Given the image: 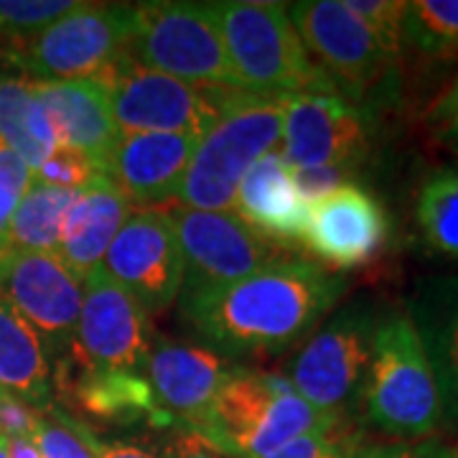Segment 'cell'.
Instances as JSON below:
<instances>
[{
    "instance_id": "6da1fadb",
    "label": "cell",
    "mask_w": 458,
    "mask_h": 458,
    "mask_svg": "<svg viewBox=\"0 0 458 458\" xmlns=\"http://www.w3.org/2000/svg\"><path fill=\"white\" fill-rule=\"evenodd\" d=\"M346 283L311 260H280L214 291L181 295V318L219 354L280 352L303 342Z\"/></svg>"
},
{
    "instance_id": "cb8c5ba5",
    "label": "cell",
    "mask_w": 458,
    "mask_h": 458,
    "mask_svg": "<svg viewBox=\"0 0 458 458\" xmlns=\"http://www.w3.org/2000/svg\"><path fill=\"white\" fill-rule=\"evenodd\" d=\"M0 143L11 148L33 174L56 150L49 114L21 74H0Z\"/></svg>"
},
{
    "instance_id": "e575fe53",
    "label": "cell",
    "mask_w": 458,
    "mask_h": 458,
    "mask_svg": "<svg viewBox=\"0 0 458 458\" xmlns=\"http://www.w3.org/2000/svg\"><path fill=\"white\" fill-rule=\"evenodd\" d=\"M41 410L0 387V438H33Z\"/></svg>"
},
{
    "instance_id": "2e32d148",
    "label": "cell",
    "mask_w": 458,
    "mask_h": 458,
    "mask_svg": "<svg viewBox=\"0 0 458 458\" xmlns=\"http://www.w3.org/2000/svg\"><path fill=\"white\" fill-rule=\"evenodd\" d=\"M234 367L209 346L158 342L146 364L148 385L165 418L183 420L189 430L209 433L216 397Z\"/></svg>"
},
{
    "instance_id": "30bf717a",
    "label": "cell",
    "mask_w": 458,
    "mask_h": 458,
    "mask_svg": "<svg viewBox=\"0 0 458 458\" xmlns=\"http://www.w3.org/2000/svg\"><path fill=\"white\" fill-rule=\"evenodd\" d=\"M377 316L364 306H352L318 328L291 364V382L298 394L316 410L344 418L372 360Z\"/></svg>"
},
{
    "instance_id": "8992f818",
    "label": "cell",
    "mask_w": 458,
    "mask_h": 458,
    "mask_svg": "<svg viewBox=\"0 0 458 458\" xmlns=\"http://www.w3.org/2000/svg\"><path fill=\"white\" fill-rule=\"evenodd\" d=\"M128 56L135 64L201 87L242 89L219 33L214 3H138ZM247 92V89H245Z\"/></svg>"
},
{
    "instance_id": "f546056e",
    "label": "cell",
    "mask_w": 458,
    "mask_h": 458,
    "mask_svg": "<svg viewBox=\"0 0 458 458\" xmlns=\"http://www.w3.org/2000/svg\"><path fill=\"white\" fill-rule=\"evenodd\" d=\"M33 441L41 458H98V436L56 405L41 410Z\"/></svg>"
},
{
    "instance_id": "277c9868",
    "label": "cell",
    "mask_w": 458,
    "mask_h": 458,
    "mask_svg": "<svg viewBox=\"0 0 458 458\" xmlns=\"http://www.w3.org/2000/svg\"><path fill=\"white\" fill-rule=\"evenodd\" d=\"M214 13L242 89L258 98L283 99L334 87L298 38L285 3L225 0L214 3Z\"/></svg>"
},
{
    "instance_id": "7402d4cb",
    "label": "cell",
    "mask_w": 458,
    "mask_h": 458,
    "mask_svg": "<svg viewBox=\"0 0 458 458\" xmlns=\"http://www.w3.org/2000/svg\"><path fill=\"white\" fill-rule=\"evenodd\" d=\"M410 318L418 327L438 379L443 415L458 420V278L426 283Z\"/></svg>"
},
{
    "instance_id": "7a4b0ae2",
    "label": "cell",
    "mask_w": 458,
    "mask_h": 458,
    "mask_svg": "<svg viewBox=\"0 0 458 458\" xmlns=\"http://www.w3.org/2000/svg\"><path fill=\"white\" fill-rule=\"evenodd\" d=\"M342 423L344 418L309 405L288 377L234 367L204 438L227 456L262 458L303 436H339Z\"/></svg>"
},
{
    "instance_id": "5bb4252c",
    "label": "cell",
    "mask_w": 458,
    "mask_h": 458,
    "mask_svg": "<svg viewBox=\"0 0 458 458\" xmlns=\"http://www.w3.org/2000/svg\"><path fill=\"white\" fill-rule=\"evenodd\" d=\"M0 301L38 334L47 352L69 349L82 311V283L54 252L0 250Z\"/></svg>"
},
{
    "instance_id": "d6a6232c",
    "label": "cell",
    "mask_w": 458,
    "mask_h": 458,
    "mask_svg": "<svg viewBox=\"0 0 458 458\" xmlns=\"http://www.w3.org/2000/svg\"><path fill=\"white\" fill-rule=\"evenodd\" d=\"M33 181V171L18 158L11 148L0 143V250L8 225L13 219L18 201L29 191Z\"/></svg>"
},
{
    "instance_id": "d590c367",
    "label": "cell",
    "mask_w": 458,
    "mask_h": 458,
    "mask_svg": "<svg viewBox=\"0 0 458 458\" xmlns=\"http://www.w3.org/2000/svg\"><path fill=\"white\" fill-rule=\"evenodd\" d=\"M262 458H352L339 436H303Z\"/></svg>"
},
{
    "instance_id": "7bdbcfd3",
    "label": "cell",
    "mask_w": 458,
    "mask_h": 458,
    "mask_svg": "<svg viewBox=\"0 0 458 458\" xmlns=\"http://www.w3.org/2000/svg\"><path fill=\"white\" fill-rule=\"evenodd\" d=\"M0 458H8V445H5V438H0Z\"/></svg>"
},
{
    "instance_id": "e0dca14e",
    "label": "cell",
    "mask_w": 458,
    "mask_h": 458,
    "mask_svg": "<svg viewBox=\"0 0 458 458\" xmlns=\"http://www.w3.org/2000/svg\"><path fill=\"white\" fill-rule=\"evenodd\" d=\"M390 234L382 204L357 183H344L316 201L303 245L334 270H352L375 260Z\"/></svg>"
},
{
    "instance_id": "74e56055",
    "label": "cell",
    "mask_w": 458,
    "mask_h": 458,
    "mask_svg": "<svg viewBox=\"0 0 458 458\" xmlns=\"http://www.w3.org/2000/svg\"><path fill=\"white\" fill-rule=\"evenodd\" d=\"M164 458H229L225 451H219L209 438H204L197 430H183L174 436L168 443Z\"/></svg>"
},
{
    "instance_id": "4fadbf2b",
    "label": "cell",
    "mask_w": 458,
    "mask_h": 458,
    "mask_svg": "<svg viewBox=\"0 0 458 458\" xmlns=\"http://www.w3.org/2000/svg\"><path fill=\"white\" fill-rule=\"evenodd\" d=\"M69 349L92 369L135 375L146 369L153 349L146 309L102 267L84 280L82 311Z\"/></svg>"
},
{
    "instance_id": "b9f144b4",
    "label": "cell",
    "mask_w": 458,
    "mask_h": 458,
    "mask_svg": "<svg viewBox=\"0 0 458 458\" xmlns=\"http://www.w3.org/2000/svg\"><path fill=\"white\" fill-rule=\"evenodd\" d=\"M438 138H441V143L451 148L454 153L458 156V125H451V128H443L438 131Z\"/></svg>"
},
{
    "instance_id": "603a6c76",
    "label": "cell",
    "mask_w": 458,
    "mask_h": 458,
    "mask_svg": "<svg viewBox=\"0 0 458 458\" xmlns=\"http://www.w3.org/2000/svg\"><path fill=\"white\" fill-rule=\"evenodd\" d=\"M0 387L23 397L36 410L54 405L49 352L5 301H0Z\"/></svg>"
},
{
    "instance_id": "8d00e7d4",
    "label": "cell",
    "mask_w": 458,
    "mask_h": 458,
    "mask_svg": "<svg viewBox=\"0 0 458 458\" xmlns=\"http://www.w3.org/2000/svg\"><path fill=\"white\" fill-rule=\"evenodd\" d=\"M360 458H458V454L436 441H400L372 448Z\"/></svg>"
},
{
    "instance_id": "52a82bcc",
    "label": "cell",
    "mask_w": 458,
    "mask_h": 458,
    "mask_svg": "<svg viewBox=\"0 0 458 458\" xmlns=\"http://www.w3.org/2000/svg\"><path fill=\"white\" fill-rule=\"evenodd\" d=\"M285 98H255L225 114L199 140L181 179L176 201L199 212H232L245 174L265 153L278 150Z\"/></svg>"
},
{
    "instance_id": "ab89813d",
    "label": "cell",
    "mask_w": 458,
    "mask_h": 458,
    "mask_svg": "<svg viewBox=\"0 0 458 458\" xmlns=\"http://www.w3.org/2000/svg\"><path fill=\"white\" fill-rule=\"evenodd\" d=\"M95 451H98V458H161L156 451H150L146 445H138V443L128 441H95Z\"/></svg>"
},
{
    "instance_id": "ac0fdd59",
    "label": "cell",
    "mask_w": 458,
    "mask_h": 458,
    "mask_svg": "<svg viewBox=\"0 0 458 458\" xmlns=\"http://www.w3.org/2000/svg\"><path fill=\"white\" fill-rule=\"evenodd\" d=\"M199 138L176 132H123L107 158V179L143 209L176 199Z\"/></svg>"
},
{
    "instance_id": "83f0119b",
    "label": "cell",
    "mask_w": 458,
    "mask_h": 458,
    "mask_svg": "<svg viewBox=\"0 0 458 458\" xmlns=\"http://www.w3.org/2000/svg\"><path fill=\"white\" fill-rule=\"evenodd\" d=\"M403 47L428 59L458 54V0L405 3Z\"/></svg>"
},
{
    "instance_id": "ba28073f",
    "label": "cell",
    "mask_w": 458,
    "mask_h": 458,
    "mask_svg": "<svg viewBox=\"0 0 458 458\" xmlns=\"http://www.w3.org/2000/svg\"><path fill=\"white\" fill-rule=\"evenodd\" d=\"M132 26V5L80 3L5 62L31 82L98 80L128 54Z\"/></svg>"
},
{
    "instance_id": "4dcf8cb0",
    "label": "cell",
    "mask_w": 458,
    "mask_h": 458,
    "mask_svg": "<svg viewBox=\"0 0 458 458\" xmlns=\"http://www.w3.org/2000/svg\"><path fill=\"white\" fill-rule=\"evenodd\" d=\"M344 3L369 29L382 51L400 64V56L405 49L403 47L405 3L403 0H344Z\"/></svg>"
},
{
    "instance_id": "9c48e42d",
    "label": "cell",
    "mask_w": 458,
    "mask_h": 458,
    "mask_svg": "<svg viewBox=\"0 0 458 458\" xmlns=\"http://www.w3.org/2000/svg\"><path fill=\"white\" fill-rule=\"evenodd\" d=\"M298 38L316 56L334 87L354 105L387 95L397 80L393 62L369 29L354 16L344 0H301L288 5Z\"/></svg>"
},
{
    "instance_id": "d4e9b609",
    "label": "cell",
    "mask_w": 458,
    "mask_h": 458,
    "mask_svg": "<svg viewBox=\"0 0 458 458\" xmlns=\"http://www.w3.org/2000/svg\"><path fill=\"white\" fill-rule=\"evenodd\" d=\"M72 400L89 415L102 420H135L143 415L165 418L158 408L148 377L135 372H107L82 367L72 379Z\"/></svg>"
},
{
    "instance_id": "5b68a950",
    "label": "cell",
    "mask_w": 458,
    "mask_h": 458,
    "mask_svg": "<svg viewBox=\"0 0 458 458\" xmlns=\"http://www.w3.org/2000/svg\"><path fill=\"white\" fill-rule=\"evenodd\" d=\"M123 132H176L204 138L232 110L258 95L232 87H201L135 64L125 54L98 77Z\"/></svg>"
},
{
    "instance_id": "9a60e30c",
    "label": "cell",
    "mask_w": 458,
    "mask_h": 458,
    "mask_svg": "<svg viewBox=\"0 0 458 458\" xmlns=\"http://www.w3.org/2000/svg\"><path fill=\"white\" fill-rule=\"evenodd\" d=\"M146 309L165 311L183 288V260L176 229L164 209L132 212L99 265Z\"/></svg>"
},
{
    "instance_id": "7c38bea8",
    "label": "cell",
    "mask_w": 458,
    "mask_h": 458,
    "mask_svg": "<svg viewBox=\"0 0 458 458\" xmlns=\"http://www.w3.org/2000/svg\"><path fill=\"white\" fill-rule=\"evenodd\" d=\"M183 260V293L214 291L280 260L278 245L265 240L234 212L168 209Z\"/></svg>"
},
{
    "instance_id": "484cf974",
    "label": "cell",
    "mask_w": 458,
    "mask_h": 458,
    "mask_svg": "<svg viewBox=\"0 0 458 458\" xmlns=\"http://www.w3.org/2000/svg\"><path fill=\"white\" fill-rule=\"evenodd\" d=\"M74 199H77L74 189H62L33 179L29 191L18 201L3 240V250H29V252L56 255L62 225Z\"/></svg>"
},
{
    "instance_id": "60d3db41",
    "label": "cell",
    "mask_w": 458,
    "mask_h": 458,
    "mask_svg": "<svg viewBox=\"0 0 458 458\" xmlns=\"http://www.w3.org/2000/svg\"><path fill=\"white\" fill-rule=\"evenodd\" d=\"M8 458H41L33 438H8Z\"/></svg>"
},
{
    "instance_id": "f35d334b",
    "label": "cell",
    "mask_w": 458,
    "mask_h": 458,
    "mask_svg": "<svg viewBox=\"0 0 458 458\" xmlns=\"http://www.w3.org/2000/svg\"><path fill=\"white\" fill-rule=\"evenodd\" d=\"M428 123L436 125L438 131L458 125V74L441 98L428 107Z\"/></svg>"
},
{
    "instance_id": "836d02e7",
    "label": "cell",
    "mask_w": 458,
    "mask_h": 458,
    "mask_svg": "<svg viewBox=\"0 0 458 458\" xmlns=\"http://www.w3.org/2000/svg\"><path fill=\"white\" fill-rule=\"evenodd\" d=\"M352 168H342V165H321V168H293V183L298 197L303 199L309 207H313L316 201L327 199L328 194H334L344 183L349 181Z\"/></svg>"
},
{
    "instance_id": "1f68e13d",
    "label": "cell",
    "mask_w": 458,
    "mask_h": 458,
    "mask_svg": "<svg viewBox=\"0 0 458 458\" xmlns=\"http://www.w3.org/2000/svg\"><path fill=\"white\" fill-rule=\"evenodd\" d=\"M99 176H105V171L92 158H87L84 153L59 146H56L49 161L33 174L36 181H44V183H51V186H62V189H74V191L84 189L87 183H92Z\"/></svg>"
},
{
    "instance_id": "8fae6325",
    "label": "cell",
    "mask_w": 458,
    "mask_h": 458,
    "mask_svg": "<svg viewBox=\"0 0 458 458\" xmlns=\"http://www.w3.org/2000/svg\"><path fill=\"white\" fill-rule=\"evenodd\" d=\"M372 148L369 113L336 87L285 98L278 153L291 168H357Z\"/></svg>"
},
{
    "instance_id": "3957f363",
    "label": "cell",
    "mask_w": 458,
    "mask_h": 458,
    "mask_svg": "<svg viewBox=\"0 0 458 458\" xmlns=\"http://www.w3.org/2000/svg\"><path fill=\"white\" fill-rule=\"evenodd\" d=\"M361 400L369 423L400 441L423 438L441 426L445 415L438 379L410 313L377 318Z\"/></svg>"
},
{
    "instance_id": "ffe728a7",
    "label": "cell",
    "mask_w": 458,
    "mask_h": 458,
    "mask_svg": "<svg viewBox=\"0 0 458 458\" xmlns=\"http://www.w3.org/2000/svg\"><path fill=\"white\" fill-rule=\"evenodd\" d=\"M232 212L280 247L303 242L311 207L295 191L293 168L278 150H270L245 174Z\"/></svg>"
},
{
    "instance_id": "44dd1931",
    "label": "cell",
    "mask_w": 458,
    "mask_h": 458,
    "mask_svg": "<svg viewBox=\"0 0 458 458\" xmlns=\"http://www.w3.org/2000/svg\"><path fill=\"white\" fill-rule=\"evenodd\" d=\"M131 214L132 204L107 176H99L77 191L62 225L56 258L82 285L102 265L114 234Z\"/></svg>"
},
{
    "instance_id": "f1b7e54d",
    "label": "cell",
    "mask_w": 458,
    "mask_h": 458,
    "mask_svg": "<svg viewBox=\"0 0 458 458\" xmlns=\"http://www.w3.org/2000/svg\"><path fill=\"white\" fill-rule=\"evenodd\" d=\"M77 5L74 0H0V56L21 51Z\"/></svg>"
},
{
    "instance_id": "d6986e66",
    "label": "cell",
    "mask_w": 458,
    "mask_h": 458,
    "mask_svg": "<svg viewBox=\"0 0 458 458\" xmlns=\"http://www.w3.org/2000/svg\"><path fill=\"white\" fill-rule=\"evenodd\" d=\"M33 92L49 114L56 146L84 153L102 171H107V158L120 140V131L114 125L110 98L102 82H33Z\"/></svg>"
},
{
    "instance_id": "4316f807",
    "label": "cell",
    "mask_w": 458,
    "mask_h": 458,
    "mask_svg": "<svg viewBox=\"0 0 458 458\" xmlns=\"http://www.w3.org/2000/svg\"><path fill=\"white\" fill-rule=\"evenodd\" d=\"M415 219L428 245L458 260V165H443L423 181Z\"/></svg>"
}]
</instances>
